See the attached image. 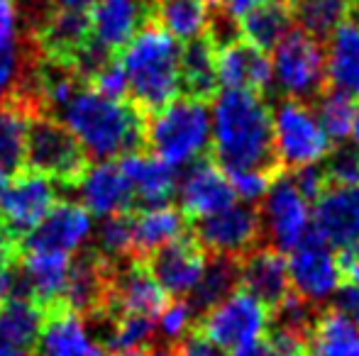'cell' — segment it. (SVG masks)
Returning a JSON list of instances; mask_svg holds the SVG:
<instances>
[{
    "label": "cell",
    "mask_w": 359,
    "mask_h": 356,
    "mask_svg": "<svg viewBox=\"0 0 359 356\" xmlns=\"http://www.w3.org/2000/svg\"><path fill=\"white\" fill-rule=\"evenodd\" d=\"M337 262H340L342 280L359 288V244H355V247H350V249H342Z\"/></svg>",
    "instance_id": "45"
},
{
    "label": "cell",
    "mask_w": 359,
    "mask_h": 356,
    "mask_svg": "<svg viewBox=\"0 0 359 356\" xmlns=\"http://www.w3.org/2000/svg\"><path fill=\"white\" fill-rule=\"evenodd\" d=\"M57 205V183L37 171H20L10 178L0 198V229L13 242L25 239Z\"/></svg>",
    "instance_id": "12"
},
{
    "label": "cell",
    "mask_w": 359,
    "mask_h": 356,
    "mask_svg": "<svg viewBox=\"0 0 359 356\" xmlns=\"http://www.w3.org/2000/svg\"><path fill=\"white\" fill-rule=\"evenodd\" d=\"M169 303V295L161 290L149 269L140 259H123L110 262L108 276V300L100 315L123 318V315H140V318L156 320ZM95 315V318H100Z\"/></svg>",
    "instance_id": "11"
},
{
    "label": "cell",
    "mask_w": 359,
    "mask_h": 356,
    "mask_svg": "<svg viewBox=\"0 0 359 356\" xmlns=\"http://www.w3.org/2000/svg\"><path fill=\"white\" fill-rule=\"evenodd\" d=\"M240 288L271 313L291 293L288 259L269 244H259L240 259Z\"/></svg>",
    "instance_id": "20"
},
{
    "label": "cell",
    "mask_w": 359,
    "mask_h": 356,
    "mask_svg": "<svg viewBox=\"0 0 359 356\" xmlns=\"http://www.w3.org/2000/svg\"><path fill=\"white\" fill-rule=\"evenodd\" d=\"M198 329L220 352L232 354L264 337L269 329V310L247 290L237 288L198 320Z\"/></svg>",
    "instance_id": "9"
},
{
    "label": "cell",
    "mask_w": 359,
    "mask_h": 356,
    "mask_svg": "<svg viewBox=\"0 0 359 356\" xmlns=\"http://www.w3.org/2000/svg\"><path fill=\"white\" fill-rule=\"evenodd\" d=\"M205 5H210V8H220L222 3H225V0H203Z\"/></svg>",
    "instance_id": "54"
},
{
    "label": "cell",
    "mask_w": 359,
    "mask_h": 356,
    "mask_svg": "<svg viewBox=\"0 0 359 356\" xmlns=\"http://www.w3.org/2000/svg\"><path fill=\"white\" fill-rule=\"evenodd\" d=\"M320 166L327 185H355L359 183V149L355 144H337Z\"/></svg>",
    "instance_id": "39"
},
{
    "label": "cell",
    "mask_w": 359,
    "mask_h": 356,
    "mask_svg": "<svg viewBox=\"0 0 359 356\" xmlns=\"http://www.w3.org/2000/svg\"><path fill=\"white\" fill-rule=\"evenodd\" d=\"M332 303H330V310L340 313L342 318H347L350 322L359 325V288L352 283H342L340 288L335 290L332 295Z\"/></svg>",
    "instance_id": "43"
},
{
    "label": "cell",
    "mask_w": 359,
    "mask_h": 356,
    "mask_svg": "<svg viewBox=\"0 0 359 356\" xmlns=\"http://www.w3.org/2000/svg\"><path fill=\"white\" fill-rule=\"evenodd\" d=\"M10 178H13V176H8V173L0 171V198H3V193H5V188H8Z\"/></svg>",
    "instance_id": "53"
},
{
    "label": "cell",
    "mask_w": 359,
    "mask_h": 356,
    "mask_svg": "<svg viewBox=\"0 0 359 356\" xmlns=\"http://www.w3.org/2000/svg\"><path fill=\"white\" fill-rule=\"evenodd\" d=\"M237 288H240V259L210 257L198 285H196L194 293L189 295V303L201 320L210 308L222 303V300L230 293H235Z\"/></svg>",
    "instance_id": "32"
},
{
    "label": "cell",
    "mask_w": 359,
    "mask_h": 356,
    "mask_svg": "<svg viewBox=\"0 0 359 356\" xmlns=\"http://www.w3.org/2000/svg\"><path fill=\"white\" fill-rule=\"evenodd\" d=\"M217 49L208 34L191 39L181 47V88L184 95L201 100H210L217 95Z\"/></svg>",
    "instance_id": "27"
},
{
    "label": "cell",
    "mask_w": 359,
    "mask_h": 356,
    "mask_svg": "<svg viewBox=\"0 0 359 356\" xmlns=\"http://www.w3.org/2000/svg\"><path fill=\"white\" fill-rule=\"evenodd\" d=\"M196 325H198L196 310L191 308L189 300L179 298V300L166 303V308L159 313V318H156V332H159V337L166 342V347H174L186 334L194 332Z\"/></svg>",
    "instance_id": "38"
},
{
    "label": "cell",
    "mask_w": 359,
    "mask_h": 356,
    "mask_svg": "<svg viewBox=\"0 0 359 356\" xmlns=\"http://www.w3.org/2000/svg\"><path fill=\"white\" fill-rule=\"evenodd\" d=\"M274 152L281 171H298L303 166L323 164L335 144L318 122L316 108L301 100L284 98L274 110Z\"/></svg>",
    "instance_id": "6"
},
{
    "label": "cell",
    "mask_w": 359,
    "mask_h": 356,
    "mask_svg": "<svg viewBox=\"0 0 359 356\" xmlns=\"http://www.w3.org/2000/svg\"><path fill=\"white\" fill-rule=\"evenodd\" d=\"M93 234V215L81 203H57L44 220L22 239L27 252H52L74 257Z\"/></svg>",
    "instance_id": "15"
},
{
    "label": "cell",
    "mask_w": 359,
    "mask_h": 356,
    "mask_svg": "<svg viewBox=\"0 0 359 356\" xmlns=\"http://www.w3.org/2000/svg\"><path fill=\"white\" fill-rule=\"evenodd\" d=\"M276 86L291 100L313 105L327 90V52L325 44L303 29L291 27L274 47Z\"/></svg>",
    "instance_id": "5"
},
{
    "label": "cell",
    "mask_w": 359,
    "mask_h": 356,
    "mask_svg": "<svg viewBox=\"0 0 359 356\" xmlns=\"http://www.w3.org/2000/svg\"><path fill=\"white\" fill-rule=\"evenodd\" d=\"M98 249L108 262H123V259L133 257V215H115V218H105L98 227Z\"/></svg>",
    "instance_id": "37"
},
{
    "label": "cell",
    "mask_w": 359,
    "mask_h": 356,
    "mask_svg": "<svg viewBox=\"0 0 359 356\" xmlns=\"http://www.w3.org/2000/svg\"><path fill=\"white\" fill-rule=\"evenodd\" d=\"M113 356H174L169 347H154V349H135V352H118Z\"/></svg>",
    "instance_id": "50"
},
{
    "label": "cell",
    "mask_w": 359,
    "mask_h": 356,
    "mask_svg": "<svg viewBox=\"0 0 359 356\" xmlns=\"http://www.w3.org/2000/svg\"><path fill=\"white\" fill-rule=\"evenodd\" d=\"M262 3H266V0H227V13L235 20H242L250 10L259 8Z\"/></svg>",
    "instance_id": "47"
},
{
    "label": "cell",
    "mask_w": 359,
    "mask_h": 356,
    "mask_svg": "<svg viewBox=\"0 0 359 356\" xmlns=\"http://www.w3.org/2000/svg\"><path fill=\"white\" fill-rule=\"evenodd\" d=\"M90 39L118 57L151 22L149 0H95L88 10Z\"/></svg>",
    "instance_id": "19"
},
{
    "label": "cell",
    "mask_w": 359,
    "mask_h": 356,
    "mask_svg": "<svg viewBox=\"0 0 359 356\" xmlns=\"http://www.w3.org/2000/svg\"><path fill=\"white\" fill-rule=\"evenodd\" d=\"M169 349L174 356H222L220 349L201 332L198 325H196L194 332H189L179 344H174V347H169Z\"/></svg>",
    "instance_id": "42"
},
{
    "label": "cell",
    "mask_w": 359,
    "mask_h": 356,
    "mask_svg": "<svg viewBox=\"0 0 359 356\" xmlns=\"http://www.w3.org/2000/svg\"><path fill=\"white\" fill-rule=\"evenodd\" d=\"M176 193L179 210L189 218V222L210 218L235 205L230 178L213 159H198L191 164L176 185Z\"/></svg>",
    "instance_id": "16"
},
{
    "label": "cell",
    "mask_w": 359,
    "mask_h": 356,
    "mask_svg": "<svg viewBox=\"0 0 359 356\" xmlns=\"http://www.w3.org/2000/svg\"><path fill=\"white\" fill-rule=\"evenodd\" d=\"M88 88L100 95H105V98L128 100V78H125V71H123V66H120L118 57H115L110 64H105V66L90 78Z\"/></svg>",
    "instance_id": "41"
},
{
    "label": "cell",
    "mask_w": 359,
    "mask_h": 356,
    "mask_svg": "<svg viewBox=\"0 0 359 356\" xmlns=\"http://www.w3.org/2000/svg\"><path fill=\"white\" fill-rule=\"evenodd\" d=\"M281 171H259V169H245V171H230V185L235 190V198H242L245 205L262 203L264 195L269 193L271 180L279 176Z\"/></svg>",
    "instance_id": "40"
},
{
    "label": "cell",
    "mask_w": 359,
    "mask_h": 356,
    "mask_svg": "<svg viewBox=\"0 0 359 356\" xmlns=\"http://www.w3.org/2000/svg\"><path fill=\"white\" fill-rule=\"evenodd\" d=\"M25 162L29 171L42 173L54 183H76L88 166V157L74 134L47 113L29 118Z\"/></svg>",
    "instance_id": "7"
},
{
    "label": "cell",
    "mask_w": 359,
    "mask_h": 356,
    "mask_svg": "<svg viewBox=\"0 0 359 356\" xmlns=\"http://www.w3.org/2000/svg\"><path fill=\"white\" fill-rule=\"evenodd\" d=\"M125 178L130 180V188L135 193L137 208H161L169 205L171 195L176 193V173L174 166L161 162L154 154L135 152L120 159Z\"/></svg>",
    "instance_id": "23"
},
{
    "label": "cell",
    "mask_w": 359,
    "mask_h": 356,
    "mask_svg": "<svg viewBox=\"0 0 359 356\" xmlns=\"http://www.w3.org/2000/svg\"><path fill=\"white\" fill-rule=\"evenodd\" d=\"M59 122L81 144L88 159L113 162L142 152L147 144V115L130 100H113L81 88L59 113Z\"/></svg>",
    "instance_id": "2"
},
{
    "label": "cell",
    "mask_w": 359,
    "mask_h": 356,
    "mask_svg": "<svg viewBox=\"0 0 359 356\" xmlns=\"http://www.w3.org/2000/svg\"><path fill=\"white\" fill-rule=\"evenodd\" d=\"M37 356H105V347L93 337L86 318L54 308L37 339Z\"/></svg>",
    "instance_id": "22"
},
{
    "label": "cell",
    "mask_w": 359,
    "mask_h": 356,
    "mask_svg": "<svg viewBox=\"0 0 359 356\" xmlns=\"http://www.w3.org/2000/svg\"><path fill=\"white\" fill-rule=\"evenodd\" d=\"M208 252L196 242L189 229L184 237L151 252L144 259V266L149 269V273L154 276V280L169 298L179 300L194 293L205 266H208Z\"/></svg>",
    "instance_id": "14"
},
{
    "label": "cell",
    "mask_w": 359,
    "mask_h": 356,
    "mask_svg": "<svg viewBox=\"0 0 359 356\" xmlns=\"http://www.w3.org/2000/svg\"><path fill=\"white\" fill-rule=\"evenodd\" d=\"M110 327L105 334V347L113 354L135 352L144 349L156 334V320L140 318V315H123V318H108Z\"/></svg>",
    "instance_id": "36"
},
{
    "label": "cell",
    "mask_w": 359,
    "mask_h": 356,
    "mask_svg": "<svg viewBox=\"0 0 359 356\" xmlns=\"http://www.w3.org/2000/svg\"><path fill=\"white\" fill-rule=\"evenodd\" d=\"M288 278H291V293L316 308L330 300L342 285V271L335 249L316 229H311L308 237L288 257Z\"/></svg>",
    "instance_id": "10"
},
{
    "label": "cell",
    "mask_w": 359,
    "mask_h": 356,
    "mask_svg": "<svg viewBox=\"0 0 359 356\" xmlns=\"http://www.w3.org/2000/svg\"><path fill=\"white\" fill-rule=\"evenodd\" d=\"M189 229V218L174 205L137 210L133 215V257L144 262L151 252L184 237Z\"/></svg>",
    "instance_id": "25"
},
{
    "label": "cell",
    "mask_w": 359,
    "mask_h": 356,
    "mask_svg": "<svg viewBox=\"0 0 359 356\" xmlns=\"http://www.w3.org/2000/svg\"><path fill=\"white\" fill-rule=\"evenodd\" d=\"M230 356H279V354H276L274 349L269 347V342H266V339L262 337L259 342L250 344V347L237 349V352H232Z\"/></svg>",
    "instance_id": "48"
},
{
    "label": "cell",
    "mask_w": 359,
    "mask_h": 356,
    "mask_svg": "<svg viewBox=\"0 0 359 356\" xmlns=\"http://www.w3.org/2000/svg\"><path fill=\"white\" fill-rule=\"evenodd\" d=\"M74 257L52 252H27L22 249L20 271L27 283L29 298L39 303L44 310L62 308L64 293H67L69 273H72Z\"/></svg>",
    "instance_id": "24"
},
{
    "label": "cell",
    "mask_w": 359,
    "mask_h": 356,
    "mask_svg": "<svg viewBox=\"0 0 359 356\" xmlns=\"http://www.w3.org/2000/svg\"><path fill=\"white\" fill-rule=\"evenodd\" d=\"M320 122L323 132L327 134L332 144H345V139L352 134V120H355V103L352 98L335 90H325L320 98L313 103Z\"/></svg>",
    "instance_id": "35"
},
{
    "label": "cell",
    "mask_w": 359,
    "mask_h": 356,
    "mask_svg": "<svg viewBox=\"0 0 359 356\" xmlns=\"http://www.w3.org/2000/svg\"><path fill=\"white\" fill-rule=\"evenodd\" d=\"M237 22H240L242 39L262 52H271L281 42V37L293 27L288 0H266L259 8L250 10Z\"/></svg>",
    "instance_id": "30"
},
{
    "label": "cell",
    "mask_w": 359,
    "mask_h": 356,
    "mask_svg": "<svg viewBox=\"0 0 359 356\" xmlns=\"http://www.w3.org/2000/svg\"><path fill=\"white\" fill-rule=\"evenodd\" d=\"M352 139H355V147L359 149V103L355 105V120H352Z\"/></svg>",
    "instance_id": "52"
},
{
    "label": "cell",
    "mask_w": 359,
    "mask_h": 356,
    "mask_svg": "<svg viewBox=\"0 0 359 356\" xmlns=\"http://www.w3.org/2000/svg\"><path fill=\"white\" fill-rule=\"evenodd\" d=\"M149 3H154V0H149Z\"/></svg>",
    "instance_id": "55"
},
{
    "label": "cell",
    "mask_w": 359,
    "mask_h": 356,
    "mask_svg": "<svg viewBox=\"0 0 359 356\" xmlns=\"http://www.w3.org/2000/svg\"><path fill=\"white\" fill-rule=\"evenodd\" d=\"M18 37V8L13 0H0V47Z\"/></svg>",
    "instance_id": "44"
},
{
    "label": "cell",
    "mask_w": 359,
    "mask_h": 356,
    "mask_svg": "<svg viewBox=\"0 0 359 356\" xmlns=\"http://www.w3.org/2000/svg\"><path fill=\"white\" fill-rule=\"evenodd\" d=\"M151 22L169 32L176 42H191L208 32L210 5L203 0H154Z\"/></svg>",
    "instance_id": "28"
},
{
    "label": "cell",
    "mask_w": 359,
    "mask_h": 356,
    "mask_svg": "<svg viewBox=\"0 0 359 356\" xmlns=\"http://www.w3.org/2000/svg\"><path fill=\"white\" fill-rule=\"evenodd\" d=\"M262 239L281 254H291L313 229L311 200L296 188L286 171L271 180L259 208Z\"/></svg>",
    "instance_id": "8"
},
{
    "label": "cell",
    "mask_w": 359,
    "mask_h": 356,
    "mask_svg": "<svg viewBox=\"0 0 359 356\" xmlns=\"http://www.w3.org/2000/svg\"><path fill=\"white\" fill-rule=\"evenodd\" d=\"M29 115L13 103H0V171L13 176L25 164Z\"/></svg>",
    "instance_id": "34"
},
{
    "label": "cell",
    "mask_w": 359,
    "mask_h": 356,
    "mask_svg": "<svg viewBox=\"0 0 359 356\" xmlns=\"http://www.w3.org/2000/svg\"><path fill=\"white\" fill-rule=\"evenodd\" d=\"M210 139L213 115L208 100L179 95L147 120V144L169 166L198 162L210 152Z\"/></svg>",
    "instance_id": "4"
},
{
    "label": "cell",
    "mask_w": 359,
    "mask_h": 356,
    "mask_svg": "<svg viewBox=\"0 0 359 356\" xmlns=\"http://www.w3.org/2000/svg\"><path fill=\"white\" fill-rule=\"evenodd\" d=\"M47 322V310L32 298H10L0 303V342L27 349L37 344Z\"/></svg>",
    "instance_id": "29"
},
{
    "label": "cell",
    "mask_w": 359,
    "mask_h": 356,
    "mask_svg": "<svg viewBox=\"0 0 359 356\" xmlns=\"http://www.w3.org/2000/svg\"><path fill=\"white\" fill-rule=\"evenodd\" d=\"M213 162L225 173L259 169L281 171L274 152V120L264 95L222 90L213 98Z\"/></svg>",
    "instance_id": "1"
},
{
    "label": "cell",
    "mask_w": 359,
    "mask_h": 356,
    "mask_svg": "<svg viewBox=\"0 0 359 356\" xmlns=\"http://www.w3.org/2000/svg\"><path fill=\"white\" fill-rule=\"evenodd\" d=\"M13 259H15V242L0 229V276L13 266Z\"/></svg>",
    "instance_id": "46"
},
{
    "label": "cell",
    "mask_w": 359,
    "mask_h": 356,
    "mask_svg": "<svg viewBox=\"0 0 359 356\" xmlns=\"http://www.w3.org/2000/svg\"><path fill=\"white\" fill-rule=\"evenodd\" d=\"M215 66L217 83L225 90H250V93L264 95L274 81V69L266 52L252 47L242 37L217 49Z\"/></svg>",
    "instance_id": "21"
},
{
    "label": "cell",
    "mask_w": 359,
    "mask_h": 356,
    "mask_svg": "<svg viewBox=\"0 0 359 356\" xmlns=\"http://www.w3.org/2000/svg\"><path fill=\"white\" fill-rule=\"evenodd\" d=\"M327 90L359 98V22L345 20L327 39Z\"/></svg>",
    "instance_id": "26"
},
{
    "label": "cell",
    "mask_w": 359,
    "mask_h": 356,
    "mask_svg": "<svg viewBox=\"0 0 359 356\" xmlns=\"http://www.w3.org/2000/svg\"><path fill=\"white\" fill-rule=\"evenodd\" d=\"M288 8L298 29L325 44L330 34L350 20L352 0H288Z\"/></svg>",
    "instance_id": "33"
},
{
    "label": "cell",
    "mask_w": 359,
    "mask_h": 356,
    "mask_svg": "<svg viewBox=\"0 0 359 356\" xmlns=\"http://www.w3.org/2000/svg\"><path fill=\"white\" fill-rule=\"evenodd\" d=\"M0 356H32L27 349H20V347H10V344L0 342Z\"/></svg>",
    "instance_id": "51"
},
{
    "label": "cell",
    "mask_w": 359,
    "mask_h": 356,
    "mask_svg": "<svg viewBox=\"0 0 359 356\" xmlns=\"http://www.w3.org/2000/svg\"><path fill=\"white\" fill-rule=\"evenodd\" d=\"M191 234L208 257L242 259L262 244V220L255 205H232L217 215L191 222Z\"/></svg>",
    "instance_id": "13"
},
{
    "label": "cell",
    "mask_w": 359,
    "mask_h": 356,
    "mask_svg": "<svg viewBox=\"0 0 359 356\" xmlns=\"http://www.w3.org/2000/svg\"><path fill=\"white\" fill-rule=\"evenodd\" d=\"M49 5L59 10H81V13H88L95 5V0H49Z\"/></svg>",
    "instance_id": "49"
},
{
    "label": "cell",
    "mask_w": 359,
    "mask_h": 356,
    "mask_svg": "<svg viewBox=\"0 0 359 356\" xmlns=\"http://www.w3.org/2000/svg\"><path fill=\"white\" fill-rule=\"evenodd\" d=\"M76 193L81 205L100 220L130 215L137 208L130 180L125 178L118 162H95L86 166L76 180Z\"/></svg>",
    "instance_id": "17"
},
{
    "label": "cell",
    "mask_w": 359,
    "mask_h": 356,
    "mask_svg": "<svg viewBox=\"0 0 359 356\" xmlns=\"http://www.w3.org/2000/svg\"><path fill=\"white\" fill-rule=\"evenodd\" d=\"M311 356H359V325L350 322L335 310H320L311 334Z\"/></svg>",
    "instance_id": "31"
},
{
    "label": "cell",
    "mask_w": 359,
    "mask_h": 356,
    "mask_svg": "<svg viewBox=\"0 0 359 356\" xmlns=\"http://www.w3.org/2000/svg\"><path fill=\"white\" fill-rule=\"evenodd\" d=\"M128 78V100L149 115L179 98L181 93V44L149 22L118 54Z\"/></svg>",
    "instance_id": "3"
},
{
    "label": "cell",
    "mask_w": 359,
    "mask_h": 356,
    "mask_svg": "<svg viewBox=\"0 0 359 356\" xmlns=\"http://www.w3.org/2000/svg\"><path fill=\"white\" fill-rule=\"evenodd\" d=\"M313 203V229L332 249L359 244V183L327 185Z\"/></svg>",
    "instance_id": "18"
}]
</instances>
